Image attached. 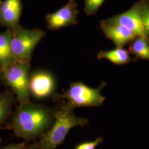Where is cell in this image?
<instances>
[{
	"label": "cell",
	"instance_id": "1",
	"mask_svg": "<svg viewBox=\"0 0 149 149\" xmlns=\"http://www.w3.org/2000/svg\"><path fill=\"white\" fill-rule=\"evenodd\" d=\"M54 121L53 108L30 101L17 105L8 120V130H12L17 138L31 143L42 138Z\"/></svg>",
	"mask_w": 149,
	"mask_h": 149
},
{
	"label": "cell",
	"instance_id": "2",
	"mask_svg": "<svg viewBox=\"0 0 149 149\" xmlns=\"http://www.w3.org/2000/svg\"><path fill=\"white\" fill-rule=\"evenodd\" d=\"M54 121L51 128L43 137L31 143L28 149H55L63 144L71 129L84 127L89 120L86 118L80 117L74 114L73 109L64 102L53 100Z\"/></svg>",
	"mask_w": 149,
	"mask_h": 149
},
{
	"label": "cell",
	"instance_id": "3",
	"mask_svg": "<svg viewBox=\"0 0 149 149\" xmlns=\"http://www.w3.org/2000/svg\"><path fill=\"white\" fill-rule=\"evenodd\" d=\"M30 69V62L19 60H14L0 68L2 85L11 90L18 104L31 101L29 89Z\"/></svg>",
	"mask_w": 149,
	"mask_h": 149
},
{
	"label": "cell",
	"instance_id": "4",
	"mask_svg": "<svg viewBox=\"0 0 149 149\" xmlns=\"http://www.w3.org/2000/svg\"><path fill=\"white\" fill-rule=\"evenodd\" d=\"M106 85V82H102L98 87L93 88L81 82H72L67 90L61 94L55 93L52 98L63 101L73 110L79 107L101 106L106 100L102 90Z\"/></svg>",
	"mask_w": 149,
	"mask_h": 149
},
{
	"label": "cell",
	"instance_id": "5",
	"mask_svg": "<svg viewBox=\"0 0 149 149\" xmlns=\"http://www.w3.org/2000/svg\"><path fill=\"white\" fill-rule=\"evenodd\" d=\"M11 31L10 48L13 59L30 62L34 48L46 33L37 28H25L20 24Z\"/></svg>",
	"mask_w": 149,
	"mask_h": 149
},
{
	"label": "cell",
	"instance_id": "6",
	"mask_svg": "<svg viewBox=\"0 0 149 149\" xmlns=\"http://www.w3.org/2000/svg\"><path fill=\"white\" fill-rule=\"evenodd\" d=\"M29 89L30 95L36 100H42L53 97L55 93V79L48 71H35L30 74Z\"/></svg>",
	"mask_w": 149,
	"mask_h": 149
},
{
	"label": "cell",
	"instance_id": "7",
	"mask_svg": "<svg viewBox=\"0 0 149 149\" xmlns=\"http://www.w3.org/2000/svg\"><path fill=\"white\" fill-rule=\"evenodd\" d=\"M78 13L77 4L75 0H69L67 4L61 8L47 15V27L49 30L54 31L76 24Z\"/></svg>",
	"mask_w": 149,
	"mask_h": 149
},
{
	"label": "cell",
	"instance_id": "8",
	"mask_svg": "<svg viewBox=\"0 0 149 149\" xmlns=\"http://www.w3.org/2000/svg\"><path fill=\"white\" fill-rule=\"evenodd\" d=\"M21 0H4L0 4V25L13 30L19 24L22 12Z\"/></svg>",
	"mask_w": 149,
	"mask_h": 149
},
{
	"label": "cell",
	"instance_id": "9",
	"mask_svg": "<svg viewBox=\"0 0 149 149\" xmlns=\"http://www.w3.org/2000/svg\"><path fill=\"white\" fill-rule=\"evenodd\" d=\"M100 27L106 37L111 39L117 48H122L136 37L133 32L128 28L108 21L107 19L101 22Z\"/></svg>",
	"mask_w": 149,
	"mask_h": 149
},
{
	"label": "cell",
	"instance_id": "10",
	"mask_svg": "<svg viewBox=\"0 0 149 149\" xmlns=\"http://www.w3.org/2000/svg\"><path fill=\"white\" fill-rule=\"evenodd\" d=\"M108 21L120 24L133 32L136 37L147 39L138 10L133 8L118 16L107 19Z\"/></svg>",
	"mask_w": 149,
	"mask_h": 149
},
{
	"label": "cell",
	"instance_id": "11",
	"mask_svg": "<svg viewBox=\"0 0 149 149\" xmlns=\"http://www.w3.org/2000/svg\"><path fill=\"white\" fill-rule=\"evenodd\" d=\"M16 96L9 88L0 92V131L8 130V122L17 106Z\"/></svg>",
	"mask_w": 149,
	"mask_h": 149
},
{
	"label": "cell",
	"instance_id": "12",
	"mask_svg": "<svg viewBox=\"0 0 149 149\" xmlns=\"http://www.w3.org/2000/svg\"><path fill=\"white\" fill-rule=\"evenodd\" d=\"M98 59H106L116 65L127 64L133 59L129 56V52L123 48H117L107 51H101L97 54Z\"/></svg>",
	"mask_w": 149,
	"mask_h": 149
},
{
	"label": "cell",
	"instance_id": "13",
	"mask_svg": "<svg viewBox=\"0 0 149 149\" xmlns=\"http://www.w3.org/2000/svg\"><path fill=\"white\" fill-rule=\"evenodd\" d=\"M11 35L12 31L9 29L5 32H0V68L15 60L10 48Z\"/></svg>",
	"mask_w": 149,
	"mask_h": 149
},
{
	"label": "cell",
	"instance_id": "14",
	"mask_svg": "<svg viewBox=\"0 0 149 149\" xmlns=\"http://www.w3.org/2000/svg\"><path fill=\"white\" fill-rule=\"evenodd\" d=\"M130 52L138 58L149 61V45L148 39L136 37L130 45Z\"/></svg>",
	"mask_w": 149,
	"mask_h": 149
},
{
	"label": "cell",
	"instance_id": "15",
	"mask_svg": "<svg viewBox=\"0 0 149 149\" xmlns=\"http://www.w3.org/2000/svg\"><path fill=\"white\" fill-rule=\"evenodd\" d=\"M104 0H85V10L87 15L96 13Z\"/></svg>",
	"mask_w": 149,
	"mask_h": 149
},
{
	"label": "cell",
	"instance_id": "16",
	"mask_svg": "<svg viewBox=\"0 0 149 149\" xmlns=\"http://www.w3.org/2000/svg\"><path fill=\"white\" fill-rule=\"evenodd\" d=\"M147 39L149 40V7L144 6L139 11Z\"/></svg>",
	"mask_w": 149,
	"mask_h": 149
},
{
	"label": "cell",
	"instance_id": "17",
	"mask_svg": "<svg viewBox=\"0 0 149 149\" xmlns=\"http://www.w3.org/2000/svg\"><path fill=\"white\" fill-rule=\"evenodd\" d=\"M104 141L103 136H100L93 141H85L77 145L74 149H96Z\"/></svg>",
	"mask_w": 149,
	"mask_h": 149
},
{
	"label": "cell",
	"instance_id": "18",
	"mask_svg": "<svg viewBox=\"0 0 149 149\" xmlns=\"http://www.w3.org/2000/svg\"><path fill=\"white\" fill-rule=\"evenodd\" d=\"M31 143L23 141L18 143H11L2 146L1 149H28Z\"/></svg>",
	"mask_w": 149,
	"mask_h": 149
},
{
	"label": "cell",
	"instance_id": "19",
	"mask_svg": "<svg viewBox=\"0 0 149 149\" xmlns=\"http://www.w3.org/2000/svg\"><path fill=\"white\" fill-rule=\"evenodd\" d=\"M2 142H3L2 139L0 137V149H2Z\"/></svg>",
	"mask_w": 149,
	"mask_h": 149
},
{
	"label": "cell",
	"instance_id": "20",
	"mask_svg": "<svg viewBox=\"0 0 149 149\" xmlns=\"http://www.w3.org/2000/svg\"><path fill=\"white\" fill-rule=\"evenodd\" d=\"M1 86H2V84H1V72H0V87H1Z\"/></svg>",
	"mask_w": 149,
	"mask_h": 149
},
{
	"label": "cell",
	"instance_id": "21",
	"mask_svg": "<svg viewBox=\"0 0 149 149\" xmlns=\"http://www.w3.org/2000/svg\"><path fill=\"white\" fill-rule=\"evenodd\" d=\"M1 2H2V1H1V0H0V4H1Z\"/></svg>",
	"mask_w": 149,
	"mask_h": 149
}]
</instances>
